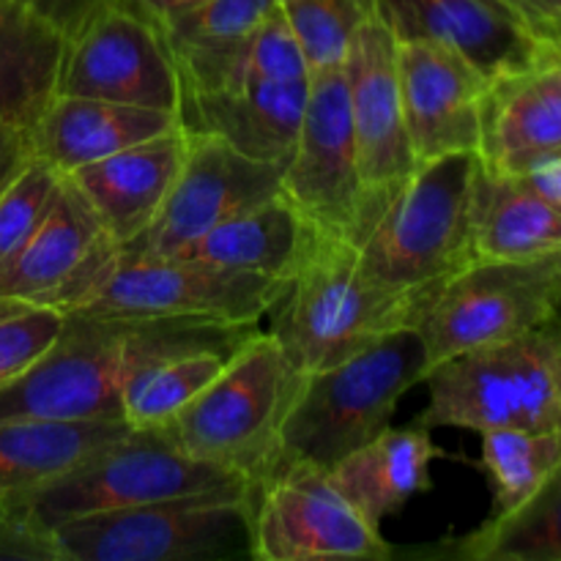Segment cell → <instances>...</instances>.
<instances>
[{
    "label": "cell",
    "mask_w": 561,
    "mask_h": 561,
    "mask_svg": "<svg viewBox=\"0 0 561 561\" xmlns=\"http://www.w3.org/2000/svg\"><path fill=\"white\" fill-rule=\"evenodd\" d=\"M283 190V168L244 157L208 135H186V157L162 211L121 247L124 257H170L217 225L261 206Z\"/></svg>",
    "instance_id": "14"
},
{
    "label": "cell",
    "mask_w": 561,
    "mask_h": 561,
    "mask_svg": "<svg viewBox=\"0 0 561 561\" xmlns=\"http://www.w3.org/2000/svg\"><path fill=\"white\" fill-rule=\"evenodd\" d=\"M0 559L64 561L47 526L31 513L27 499H0Z\"/></svg>",
    "instance_id": "36"
},
{
    "label": "cell",
    "mask_w": 561,
    "mask_h": 561,
    "mask_svg": "<svg viewBox=\"0 0 561 561\" xmlns=\"http://www.w3.org/2000/svg\"><path fill=\"white\" fill-rule=\"evenodd\" d=\"M378 5L398 42L444 44L485 80L535 64L546 49L493 0H378Z\"/></svg>",
    "instance_id": "20"
},
{
    "label": "cell",
    "mask_w": 561,
    "mask_h": 561,
    "mask_svg": "<svg viewBox=\"0 0 561 561\" xmlns=\"http://www.w3.org/2000/svg\"><path fill=\"white\" fill-rule=\"evenodd\" d=\"M274 11L277 0H203L164 20L162 31L179 60L241 42Z\"/></svg>",
    "instance_id": "33"
},
{
    "label": "cell",
    "mask_w": 561,
    "mask_h": 561,
    "mask_svg": "<svg viewBox=\"0 0 561 561\" xmlns=\"http://www.w3.org/2000/svg\"><path fill=\"white\" fill-rule=\"evenodd\" d=\"M400 99L416 164L477 151L485 77L460 53L436 42H398Z\"/></svg>",
    "instance_id": "18"
},
{
    "label": "cell",
    "mask_w": 561,
    "mask_h": 561,
    "mask_svg": "<svg viewBox=\"0 0 561 561\" xmlns=\"http://www.w3.org/2000/svg\"><path fill=\"white\" fill-rule=\"evenodd\" d=\"M561 316V252L531 261H474L438 285L416 316L427 370L507 343ZM427 376V373H425Z\"/></svg>",
    "instance_id": "8"
},
{
    "label": "cell",
    "mask_w": 561,
    "mask_h": 561,
    "mask_svg": "<svg viewBox=\"0 0 561 561\" xmlns=\"http://www.w3.org/2000/svg\"><path fill=\"white\" fill-rule=\"evenodd\" d=\"M520 22L542 47L561 49V0H493Z\"/></svg>",
    "instance_id": "37"
},
{
    "label": "cell",
    "mask_w": 561,
    "mask_h": 561,
    "mask_svg": "<svg viewBox=\"0 0 561 561\" xmlns=\"http://www.w3.org/2000/svg\"><path fill=\"white\" fill-rule=\"evenodd\" d=\"M477 170V151L416 164L403 190L356 247L362 272L381 288L414 296L425 305L438 285L474 263L471 203Z\"/></svg>",
    "instance_id": "4"
},
{
    "label": "cell",
    "mask_w": 561,
    "mask_h": 561,
    "mask_svg": "<svg viewBox=\"0 0 561 561\" xmlns=\"http://www.w3.org/2000/svg\"><path fill=\"white\" fill-rule=\"evenodd\" d=\"M343 71L348 82L351 126L362 184L373 219L378 222L389 201L416 170L400 99L398 38L383 16H376L356 33Z\"/></svg>",
    "instance_id": "16"
},
{
    "label": "cell",
    "mask_w": 561,
    "mask_h": 561,
    "mask_svg": "<svg viewBox=\"0 0 561 561\" xmlns=\"http://www.w3.org/2000/svg\"><path fill=\"white\" fill-rule=\"evenodd\" d=\"M31 159L33 151L31 140H27V131L0 121V195H3L5 186L20 175V170Z\"/></svg>",
    "instance_id": "39"
},
{
    "label": "cell",
    "mask_w": 561,
    "mask_h": 561,
    "mask_svg": "<svg viewBox=\"0 0 561 561\" xmlns=\"http://www.w3.org/2000/svg\"><path fill=\"white\" fill-rule=\"evenodd\" d=\"M49 535L64 561L252 559V488L80 515L55 524Z\"/></svg>",
    "instance_id": "7"
},
{
    "label": "cell",
    "mask_w": 561,
    "mask_h": 561,
    "mask_svg": "<svg viewBox=\"0 0 561 561\" xmlns=\"http://www.w3.org/2000/svg\"><path fill=\"white\" fill-rule=\"evenodd\" d=\"M58 93L179 115L181 75L162 25L129 0L104 5L66 38Z\"/></svg>",
    "instance_id": "13"
},
{
    "label": "cell",
    "mask_w": 561,
    "mask_h": 561,
    "mask_svg": "<svg viewBox=\"0 0 561 561\" xmlns=\"http://www.w3.org/2000/svg\"><path fill=\"white\" fill-rule=\"evenodd\" d=\"M222 488H252L239 471L203 463L175 449L157 427H131L126 436L99 449L88 460L33 491L31 513L47 529L69 518L110 510L140 507L159 499L190 496Z\"/></svg>",
    "instance_id": "9"
},
{
    "label": "cell",
    "mask_w": 561,
    "mask_h": 561,
    "mask_svg": "<svg viewBox=\"0 0 561 561\" xmlns=\"http://www.w3.org/2000/svg\"><path fill=\"white\" fill-rule=\"evenodd\" d=\"M318 239L321 230L307 222L299 208L279 192L261 206L203 233L175 257L272 279H290L305 266Z\"/></svg>",
    "instance_id": "24"
},
{
    "label": "cell",
    "mask_w": 561,
    "mask_h": 561,
    "mask_svg": "<svg viewBox=\"0 0 561 561\" xmlns=\"http://www.w3.org/2000/svg\"><path fill=\"white\" fill-rule=\"evenodd\" d=\"M288 279L211 266L190 257H118L77 310L85 316L244 327L261 323Z\"/></svg>",
    "instance_id": "10"
},
{
    "label": "cell",
    "mask_w": 561,
    "mask_h": 561,
    "mask_svg": "<svg viewBox=\"0 0 561 561\" xmlns=\"http://www.w3.org/2000/svg\"><path fill=\"white\" fill-rule=\"evenodd\" d=\"M64 186V175L33 157L0 195V266L31 239Z\"/></svg>",
    "instance_id": "34"
},
{
    "label": "cell",
    "mask_w": 561,
    "mask_h": 561,
    "mask_svg": "<svg viewBox=\"0 0 561 561\" xmlns=\"http://www.w3.org/2000/svg\"><path fill=\"white\" fill-rule=\"evenodd\" d=\"M442 458L422 422L405 427H383L327 471L345 502L376 529L383 518L398 515L420 493L431 491V466Z\"/></svg>",
    "instance_id": "23"
},
{
    "label": "cell",
    "mask_w": 561,
    "mask_h": 561,
    "mask_svg": "<svg viewBox=\"0 0 561 561\" xmlns=\"http://www.w3.org/2000/svg\"><path fill=\"white\" fill-rule=\"evenodd\" d=\"M173 129H179V115L168 110L55 93L47 110L27 129V140L33 157L53 164L60 175H69L77 168Z\"/></svg>",
    "instance_id": "22"
},
{
    "label": "cell",
    "mask_w": 561,
    "mask_h": 561,
    "mask_svg": "<svg viewBox=\"0 0 561 561\" xmlns=\"http://www.w3.org/2000/svg\"><path fill=\"white\" fill-rule=\"evenodd\" d=\"M482 469L493 491V515L524 504L561 463V431H482Z\"/></svg>",
    "instance_id": "30"
},
{
    "label": "cell",
    "mask_w": 561,
    "mask_h": 561,
    "mask_svg": "<svg viewBox=\"0 0 561 561\" xmlns=\"http://www.w3.org/2000/svg\"><path fill=\"white\" fill-rule=\"evenodd\" d=\"M175 64H179L181 88H192V91L250 85V82H290L310 77L305 53L279 5L241 42L211 49V53L186 55Z\"/></svg>",
    "instance_id": "29"
},
{
    "label": "cell",
    "mask_w": 561,
    "mask_h": 561,
    "mask_svg": "<svg viewBox=\"0 0 561 561\" xmlns=\"http://www.w3.org/2000/svg\"><path fill=\"white\" fill-rule=\"evenodd\" d=\"M131 5H137L140 11H146L148 16H153V20L162 25L164 20H170V16L181 14V11L192 9V5L203 3V0H129Z\"/></svg>",
    "instance_id": "41"
},
{
    "label": "cell",
    "mask_w": 561,
    "mask_h": 561,
    "mask_svg": "<svg viewBox=\"0 0 561 561\" xmlns=\"http://www.w3.org/2000/svg\"><path fill=\"white\" fill-rule=\"evenodd\" d=\"M283 192L321 233L359 247L373 230L351 126L343 69L312 71L294 157L283 170Z\"/></svg>",
    "instance_id": "11"
},
{
    "label": "cell",
    "mask_w": 561,
    "mask_h": 561,
    "mask_svg": "<svg viewBox=\"0 0 561 561\" xmlns=\"http://www.w3.org/2000/svg\"><path fill=\"white\" fill-rule=\"evenodd\" d=\"M474 261H531L561 252V211L518 175L477 170L471 203Z\"/></svg>",
    "instance_id": "26"
},
{
    "label": "cell",
    "mask_w": 561,
    "mask_h": 561,
    "mask_svg": "<svg viewBox=\"0 0 561 561\" xmlns=\"http://www.w3.org/2000/svg\"><path fill=\"white\" fill-rule=\"evenodd\" d=\"M285 22L294 31L307 69H343L356 33L381 16L378 0H277Z\"/></svg>",
    "instance_id": "32"
},
{
    "label": "cell",
    "mask_w": 561,
    "mask_h": 561,
    "mask_svg": "<svg viewBox=\"0 0 561 561\" xmlns=\"http://www.w3.org/2000/svg\"><path fill=\"white\" fill-rule=\"evenodd\" d=\"M16 3H22V5H25V3H27V0H16Z\"/></svg>",
    "instance_id": "42"
},
{
    "label": "cell",
    "mask_w": 561,
    "mask_h": 561,
    "mask_svg": "<svg viewBox=\"0 0 561 561\" xmlns=\"http://www.w3.org/2000/svg\"><path fill=\"white\" fill-rule=\"evenodd\" d=\"M422 383L427 409L416 422L431 431H561V316L507 343L442 362Z\"/></svg>",
    "instance_id": "6"
},
{
    "label": "cell",
    "mask_w": 561,
    "mask_h": 561,
    "mask_svg": "<svg viewBox=\"0 0 561 561\" xmlns=\"http://www.w3.org/2000/svg\"><path fill=\"white\" fill-rule=\"evenodd\" d=\"M236 351L239 348H206L159 362L131 383L121 414L131 427H159L195 400Z\"/></svg>",
    "instance_id": "31"
},
{
    "label": "cell",
    "mask_w": 561,
    "mask_h": 561,
    "mask_svg": "<svg viewBox=\"0 0 561 561\" xmlns=\"http://www.w3.org/2000/svg\"><path fill=\"white\" fill-rule=\"evenodd\" d=\"M425 373V345L414 327L383 334L340 365L305 373L279 425L274 466L307 463L329 471L389 427L400 398L422 383Z\"/></svg>",
    "instance_id": "2"
},
{
    "label": "cell",
    "mask_w": 561,
    "mask_h": 561,
    "mask_svg": "<svg viewBox=\"0 0 561 561\" xmlns=\"http://www.w3.org/2000/svg\"><path fill=\"white\" fill-rule=\"evenodd\" d=\"M307 88L310 77L208 91L181 88L179 126L184 135L217 137L244 157L285 170L299 140Z\"/></svg>",
    "instance_id": "19"
},
{
    "label": "cell",
    "mask_w": 561,
    "mask_h": 561,
    "mask_svg": "<svg viewBox=\"0 0 561 561\" xmlns=\"http://www.w3.org/2000/svg\"><path fill=\"white\" fill-rule=\"evenodd\" d=\"M184 157L186 135L179 126L113 157L77 168L66 179L91 203L115 244L126 247L162 211Z\"/></svg>",
    "instance_id": "21"
},
{
    "label": "cell",
    "mask_w": 561,
    "mask_h": 561,
    "mask_svg": "<svg viewBox=\"0 0 561 561\" xmlns=\"http://www.w3.org/2000/svg\"><path fill=\"white\" fill-rule=\"evenodd\" d=\"M518 179H524V184L529 190H535L542 201H548L553 208L561 211V157L548 159L540 168L529 170V173L518 175Z\"/></svg>",
    "instance_id": "40"
},
{
    "label": "cell",
    "mask_w": 561,
    "mask_h": 561,
    "mask_svg": "<svg viewBox=\"0 0 561 561\" xmlns=\"http://www.w3.org/2000/svg\"><path fill=\"white\" fill-rule=\"evenodd\" d=\"M477 157L499 175H524L561 157V49L546 47L535 64L485 82Z\"/></svg>",
    "instance_id": "17"
},
{
    "label": "cell",
    "mask_w": 561,
    "mask_h": 561,
    "mask_svg": "<svg viewBox=\"0 0 561 561\" xmlns=\"http://www.w3.org/2000/svg\"><path fill=\"white\" fill-rule=\"evenodd\" d=\"M118 257L121 247L64 175L47 217L0 266V299L71 312L104 283Z\"/></svg>",
    "instance_id": "15"
},
{
    "label": "cell",
    "mask_w": 561,
    "mask_h": 561,
    "mask_svg": "<svg viewBox=\"0 0 561 561\" xmlns=\"http://www.w3.org/2000/svg\"><path fill=\"white\" fill-rule=\"evenodd\" d=\"M299 378L277 340L261 329L157 431L190 458L239 471L255 485L274 466L279 425Z\"/></svg>",
    "instance_id": "5"
},
{
    "label": "cell",
    "mask_w": 561,
    "mask_h": 561,
    "mask_svg": "<svg viewBox=\"0 0 561 561\" xmlns=\"http://www.w3.org/2000/svg\"><path fill=\"white\" fill-rule=\"evenodd\" d=\"M55 343L0 387V420H124V394L153 365L206 348H241L257 323L222 327L64 312Z\"/></svg>",
    "instance_id": "1"
},
{
    "label": "cell",
    "mask_w": 561,
    "mask_h": 561,
    "mask_svg": "<svg viewBox=\"0 0 561 561\" xmlns=\"http://www.w3.org/2000/svg\"><path fill=\"white\" fill-rule=\"evenodd\" d=\"M427 557L463 561H561V463L540 488L458 540L427 548Z\"/></svg>",
    "instance_id": "28"
},
{
    "label": "cell",
    "mask_w": 561,
    "mask_h": 561,
    "mask_svg": "<svg viewBox=\"0 0 561 561\" xmlns=\"http://www.w3.org/2000/svg\"><path fill=\"white\" fill-rule=\"evenodd\" d=\"M66 36L16 0H0V121L31 129L58 93Z\"/></svg>",
    "instance_id": "27"
},
{
    "label": "cell",
    "mask_w": 561,
    "mask_h": 561,
    "mask_svg": "<svg viewBox=\"0 0 561 561\" xmlns=\"http://www.w3.org/2000/svg\"><path fill=\"white\" fill-rule=\"evenodd\" d=\"M394 548L367 524L323 469L274 466L252 485V559L387 561Z\"/></svg>",
    "instance_id": "12"
},
{
    "label": "cell",
    "mask_w": 561,
    "mask_h": 561,
    "mask_svg": "<svg viewBox=\"0 0 561 561\" xmlns=\"http://www.w3.org/2000/svg\"><path fill=\"white\" fill-rule=\"evenodd\" d=\"M118 3V0H27V9L47 20L55 31L64 33L66 38L75 36L96 11L104 5Z\"/></svg>",
    "instance_id": "38"
},
{
    "label": "cell",
    "mask_w": 561,
    "mask_h": 561,
    "mask_svg": "<svg viewBox=\"0 0 561 561\" xmlns=\"http://www.w3.org/2000/svg\"><path fill=\"white\" fill-rule=\"evenodd\" d=\"M129 431L126 420H0V499L31 496Z\"/></svg>",
    "instance_id": "25"
},
{
    "label": "cell",
    "mask_w": 561,
    "mask_h": 561,
    "mask_svg": "<svg viewBox=\"0 0 561 561\" xmlns=\"http://www.w3.org/2000/svg\"><path fill=\"white\" fill-rule=\"evenodd\" d=\"M64 321L60 310L0 299V387L20 378L55 343Z\"/></svg>",
    "instance_id": "35"
},
{
    "label": "cell",
    "mask_w": 561,
    "mask_h": 561,
    "mask_svg": "<svg viewBox=\"0 0 561 561\" xmlns=\"http://www.w3.org/2000/svg\"><path fill=\"white\" fill-rule=\"evenodd\" d=\"M422 301L373 283L359 250L321 233L305 266L268 310V329L296 373L340 365L394 329L414 327Z\"/></svg>",
    "instance_id": "3"
}]
</instances>
